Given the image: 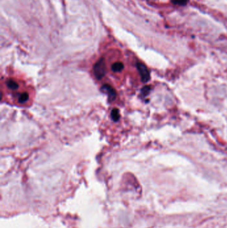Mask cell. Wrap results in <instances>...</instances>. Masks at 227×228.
I'll return each instance as SVG.
<instances>
[{"instance_id": "obj_1", "label": "cell", "mask_w": 227, "mask_h": 228, "mask_svg": "<svg viewBox=\"0 0 227 228\" xmlns=\"http://www.w3.org/2000/svg\"><path fill=\"white\" fill-rule=\"evenodd\" d=\"M94 72L95 76L98 79H101L105 75L106 69H105V64L104 59H100L97 63H96L94 67Z\"/></svg>"}, {"instance_id": "obj_2", "label": "cell", "mask_w": 227, "mask_h": 228, "mask_svg": "<svg viewBox=\"0 0 227 228\" xmlns=\"http://www.w3.org/2000/svg\"><path fill=\"white\" fill-rule=\"evenodd\" d=\"M137 67H138L139 72H140L143 81H147L148 80H149V72H148L146 67L142 64H138Z\"/></svg>"}, {"instance_id": "obj_3", "label": "cell", "mask_w": 227, "mask_h": 228, "mask_svg": "<svg viewBox=\"0 0 227 228\" xmlns=\"http://www.w3.org/2000/svg\"><path fill=\"white\" fill-rule=\"evenodd\" d=\"M102 90L104 92H106L108 95V98L111 99V100H113L116 97L115 91L113 90L110 86L105 85L102 87Z\"/></svg>"}, {"instance_id": "obj_4", "label": "cell", "mask_w": 227, "mask_h": 228, "mask_svg": "<svg viewBox=\"0 0 227 228\" xmlns=\"http://www.w3.org/2000/svg\"><path fill=\"white\" fill-rule=\"evenodd\" d=\"M6 86L7 87V88L13 91L18 90V88L19 87V84H18V82L16 80H14V79H10V80H7Z\"/></svg>"}, {"instance_id": "obj_5", "label": "cell", "mask_w": 227, "mask_h": 228, "mask_svg": "<svg viewBox=\"0 0 227 228\" xmlns=\"http://www.w3.org/2000/svg\"><path fill=\"white\" fill-rule=\"evenodd\" d=\"M29 99V95L27 92H24V93H21L19 94L18 97H17V100L18 102L21 104H24L27 103Z\"/></svg>"}, {"instance_id": "obj_6", "label": "cell", "mask_w": 227, "mask_h": 228, "mask_svg": "<svg viewBox=\"0 0 227 228\" xmlns=\"http://www.w3.org/2000/svg\"><path fill=\"white\" fill-rule=\"evenodd\" d=\"M124 68V65L121 62V61H117V62H115L111 65V69L113 72H120Z\"/></svg>"}, {"instance_id": "obj_7", "label": "cell", "mask_w": 227, "mask_h": 228, "mask_svg": "<svg viewBox=\"0 0 227 228\" xmlns=\"http://www.w3.org/2000/svg\"><path fill=\"white\" fill-rule=\"evenodd\" d=\"M111 117L113 118V120L117 121V120H119V117H120V114L119 112V110L117 109H114L111 112Z\"/></svg>"}, {"instance_id": "obj_8", "label": "cell", "mask_w": 227, "mask_h": 228, "mask_svg": "<svg viewBox=\"0 0 227 228\" xmlns=\"http://www.w3.org/2000/svg\"><path fill=\"white\" fill-rule=\"evenodd\" d=\"M187 0H173V2L174 4L178 6H185L187 3Z\"/></svg>"}]
</instances>
